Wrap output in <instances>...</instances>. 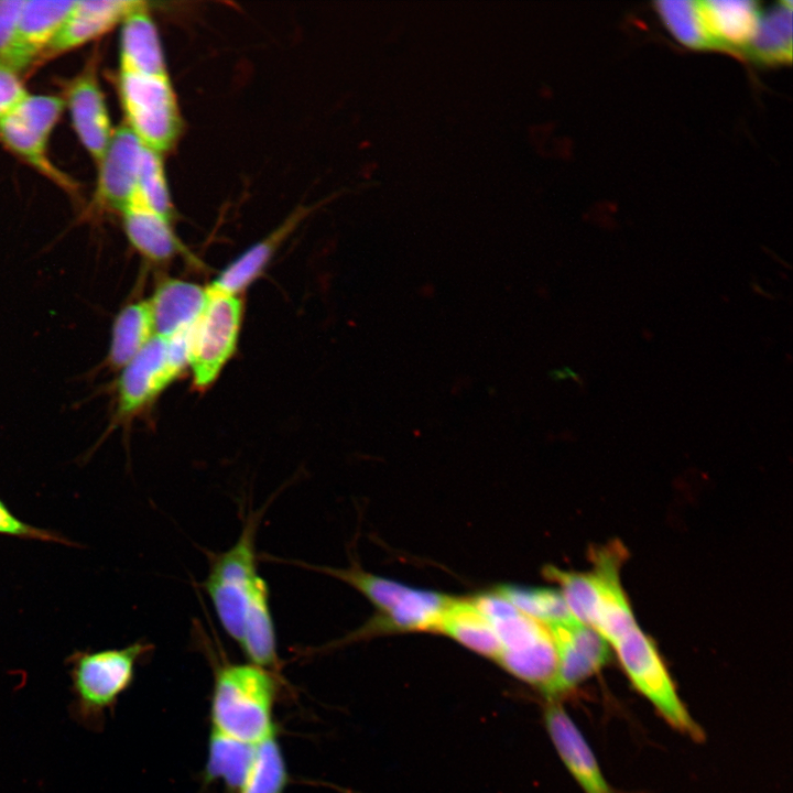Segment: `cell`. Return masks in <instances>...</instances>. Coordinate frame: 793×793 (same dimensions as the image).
I'll return each instance as SVG.
<instances>
[{
  "label": "cell",
  "mask_w": 793,
  "mask_h": 793,
  "mask_svg": "<svg viewBox=\"0 0 793 793\" xmlns=\"http://www.w3.org/2000/svg\"><path fill=\"white\" fill-rule=\"evenodd\" d=\"M279 681V675L250 662L220 664L214 675L210 729L250 745L275 735Z\"/></svg>",
  "instance_id": "obj_1"
},
{
  "label": "cell",
  "mask_w": 793,
  "mask_h": 793,
  "mask_svg": "<svg viewBox=\"0 0 793 793\" xmlns=\"http://www.w3.org/2000/svg\"><path fill=\"white\" fill-rule=\"evenodd\" d=\"M151 649L150 643L138 641L119 649H87L69 654L70 717L86 729L102 730L106 714L113 713L119 697L134 681L137 664Z\"/></svg>",
  "instance_id": "obj_2"
},
{
  "label": "cell",
  "mask_w": 793,
  "mask_h": 793,
  "mask_svg": "<svg viewBox=\"0 0 793 793\" xmlns=\"http://www.w3.org/2000/svg\"><path fill=\"white\" fill-rule=\"evenodd\" d=\"M263 509L249 513L236 543L209 555V571L202 587L209 596L226 633L239 642L246 609L260 575L257 571V531Z\"/></svg>",
  "instance_id": "obj_3"
},
{
  "label": "cell",
  "mask_w": 793,
  "mask_h": 793,
  "mask_svg": "<svg viewBox=\"0 0 793 793\" xmlns=\"http://www.w3.org/2000/svg\"><path fill=\"white\" fill-rule=\"evenodd\" d=\"M189 330L169 338L155 335L120 370L108 433L139 415L188 366Z\"/></svg>",
  "instance_id": "obj_4"
},
{
  "label": "cell",
  "mask_w": 793,
  "mask_h": 793,
  "mask_svg": "<svg viewBox=\"0 0 793 793\" xmlns=\"http://www.w3.org/2000/svg\"><path fill=\"white\" fill-rule=\"evenodd\" d=\"M610 645L633 687L650 702L661 717L692 739H704L703 729L678 696L655 645L639 626H634Z\"/></svg>",
  "instance_id": "obj_5"
},
{
  "label": "cell",
  "mask_w": 793,
  "mask_h": 793,
  "mask_svg": "<svg viewBox=\"0 0 793 793\" xmlns=\"http://www.w3.org/2000/svg\"><path fill=\"white\" fill-rule=\"evenodd\" d=\"M207 289V303L188 336V366L195 387L202 390L214 383L235 354L242 321L238 295Z\"/></svg>",
  "instance_id": "obj_6"
},
{
  "label": "cell",
  "mask_w": 793,
  "mask_h": 793,
  "mask_svg": "<svg viewBox=\"0 0 793 793\" xmlns=\"http://www.w3.org/2000/svg\"><path fill=\"white\" fill-rule=\"evenodd\" d=\"M120 95L128 127L149 149H169L180 132V113L167 74H120Z\"/></svg>",
  "instance_id": "obj_7"
},
{
  "label": "cell",
  "mask_w": 793,
  "mask_h": 793,
  "mask_svg": "<svg viewBox=\"0 0 793 793\" xmlns=\"http://www.w3.org/2000/svg\"><path fill=\"white\" fill-rule=\"evenodd\" d=\"M490 623L501 645L497 662L544 694L557 670L556 649L548 628L519 610Z\"/></svg>",
  "instance_id": "obj_8"
},
{
  "label": "cell",
  "mask_w": 793,
  "mask_h": 793,
  "mask_svg": "<svg viewBox=\"0 0 793 793\" xmlns=\"http://www.w3.org/2000/svg\"><path fill=\"white\" fill-rule=\"evenodd\" d=\"M64 100L44 95H30L10 113L0 119L1 141L43 174L68 185L48 161L46 144L64 108Z\"/></svg>",
  "instance_id": "obj_9"
},
{
  "label": "cell",
  "mask_w": 793,
  "mask_h": 793,
  "mask_svg": "<svg viewBox=\"0 0 793 793\" xmlns=\"http://www.w3.org/2000/svg\"><path fill=\"white\" fill-rule=\"evenodd\" d=\"M546 627L555 644L557 670L544 695L548 700H558L604 667L610 649L597 631L575 619Z\"/></svg>",
  "instance_id": "obj_10"
},
{
  "label": "cell",
  "mask_w": 793,
  "mask_h": 793,
  "mask_svg": "<svg viewBox=\"0 0 793 793\" xmlns=\"http://www.w3.org/2000/svg\"><path fill=\"white\" fill-rule=\"evenodd\" d=\"M144 144L128 127L113 133L100 160L97 184L99 200L122 210L137 192Z\"/></svg>",
  "instance_id": "obj_11"
},
{
  "label": "cell",
  "mask_w": 793,
  "mask_h": 793,
  "mask_svg": "<svg viewBox=\"0 0 793 793\" xmlns=\"http://www.w3.org/2000/svg\"><path fill=\"white\" fill-rule=\"evenodd\" d=\"M544 720L558 756L583 791L613 793L591 748L558 700L547 702Z\"/></svg>",
  "instance_id": "obj_12"
},
{
  "label": "cell",
  "mask_w": 793,
  "mask_h": 793,
  "mask_svg": "<svg viewBox=\"0 0 793 793\" xmlns=\"http://www.w3.org/2000/svg\"><path fill=\"white\" fill-rule=\"evenodd\" d=\"M144 6L134 0H75L68 18L40 57L50 58L83 45Z\"/></svg>",
  "instance_id": "obj_13"
},
{
  "label": "cell",
  "mask_w": 793,
  "mask_h": 793,
  "mask_svg": "<svg viewBox=\"0 0 793 793\" xmlns=\"http://www.w3.org/2000/svg\"><path fill=\"white\" fill-rule=\"evenodd\" d=\"M74 4L75 0H23L9 67L19 73L40 57Z\"/></svg>",
  "instance_id": "obj_14"
},
{
  "label": "cell",
  "mask_w": 793,
  "mask_h": 793,
  "mask_svg": "<svg viewBox=\"0 0 793 793\" xmlns=\"http://www.w3.org/2000/svg\"><path fill=\"white\" fill-rule=\"evenodd\" d=\"M207 300V287L178 279L162 281L148 300L154 334L169 338L188 332L200 316Z\"/></svg>",
  "instance_id": "obj_15"
},
{
  "label": "cell",
  "mask_w": 793,
  "mask_h": 793,
  "mask_svg": "<svg viewBox=\"0 0 793 793\" xmlns=\"http://www.w3.org/2000/svg\"><path fill=\"white\" fill-rule=\"evenodd\" d=\"M67 104L80 142L99 163L113 132L104 95L94 74L86 73L70 85Z\"/></svg>",
  "instance_id": "obj_16"
},
{
  "label": "cell",
  "mask_w": 793,
  "mask_h": 793,
  "mask_svg": "<svg viewBox=\"0 0 793 793\" xmlns=\"http://www.w3.org/2000/svg\"><path fill=\"white\" fill-rule=\"evenodd\" d=\"M452 601V598L438 593L410 588L390 611L376 617L337 644L380 631L430 630L437 632L442 616Z\"/></svg>",
  "instance_id": "obj_17"
},
{
  "label": "cell",
  "mask_w": 793,
  "mask_h": 793,
  "mask_svg": "<svg viewBox=\"0 0 793 793\" xmlns=\"http://www.w3.org/2000/svg\"><path fill=\"white\" fill-rule=\"evenodd\" d=\"M124 232L133 248L152 262H165L183 249L170 220L146 207L137 194L121 210Z\"/></svg>",
  "instance_id": "obj_18"
},
{
  "label": "cell",
  "mask_w": 793,
  "mask_h": 793,
  "mask_svg": "<svg viewBox=\"0 0 793 793\" xmlns=\"http://www.w3.org/2000/svg\"><path fill=\"white\" fill-rule=\"evenodd\" d=\"M238 644L250 663L280 676L281 661L269 604V587L261 576L248 602Z\"/></svg>",
  "instance_id": "obj_19"
},
{
  "label": "cell",
  "mask_w": 793,
  "mask_h": 793,
  "mask_svg": "<svg viewBox=\"0 0 793 793\" xmlns=\"http://www.w3.org/2000/svg\"><path fill=\"white\" fill-rule=\"evenodd\" d=\"M121 72L150 75L166 74L157 30L145 6L122 21L120 40Z\"/></svg>",
  "instance_id": "obj_20"
},
{
  "label": "cell",
  "mask_w": 793,
  "mask_h": 793,
  "mask_svg": "<svg viewBox=\"0 0 793 793\" xmlns=\"http://www.w3.org/2000/svg\"><path fill=\"white\" fill-rule=\"evenodd\" d=\"M303 215L304 210L291 215L269 236L249 247L222 269L208 287L216 292L239 295L264 271L279 246L296 227Z\"/></svg>",
  "instance_id": "obj_21"
},
{
  "label": "cell",
  "mask_w": 793,
  "mask_h": 793,
  "mask_svg": "<svg viewBox=\"0 0 793 793\" xmlns=\"http://www.w3.org/2000/svg\"><path fill=\"white\" fill-rule=\"evenodd\" d=\"M709 44L749 46L756 32L760 10L750 0L699 1Z\"/></svg>",
  "instance_id": "obj_22"
},
{
  "label": "cell",
  "mask_w": 793,
  "mask_h": 793,
  "mask_svg": "<svg viewBox=\"0 0 793 793\" xmlns=\"http://www.w3.org/2000/svg\"><path fill=\"white\" fill-rule=\"evenodd\" d=\"M155 336L148 301L127 304L115 317L106 363L121 370Z\"/></svg>",
  "instance_id": "obj_23"
},
{
  "label": "cell",
  "mask_w": 793,
  "mask_h": 793,
  "mask_svg": "<svg viewBox=\"0 0 793 793\" xmlns=\"http://www.w3.org/2000/svg\"><path fill=\"white\" fill-rule=\"evenodd\" d=\"M437 632L496 661L500 655L501 645L491 623L471 601L453 599L442 616Z\"/></svg>",
  "instance_id": "obj_24"
},
{
  "label": "cell",
  "mask_w": 793,
  "mask_h": 793,
  "mask_svg": "<svg viewBox=\"0 0 793 793\" xmlns=\"http://www.w3.org/2000/svg\"><path fill=\"white\" fill-rule=\"evenodd\" d=\"M254 746L210 729L204 770L206 781H220L230 792H237L252 762Z\"/></svg>",
  "instance_id": "obj_25"
},
{
  "label": "cell",
  "mask_w": 793,
  "mask_h": 793,
  "mask_svg": "<svg viewBox=\"0 0 793 793\" xmlns=\"http://www.w3.org/2000/svg\"><path fill=\"white\" fill-rule=\"evenodd\" d=\"M289 781L283 751L272 735L254 746L252 762L237 793H284Z\"/></svg>",
  "instance_id": "obj_26"
},
{
  "label": "cell",
  "mask_w": 793,
  "mask_h": 793,
  "mask_svg": "<svg viewBox=\"0 0 793 793\" xmlns=\"http://www.w3.org/2000/svg\"><path fill=\"white\" fill-rule=\"evenodd\" d=\"M765 61H790L792 52V1H782L764 14L749 44Z\"/></svg>",
  "instance_id": "obj_27"
},
{
  "label": "cell",
  "mask_w": 793,
  "mask_h": 793,
  "mask_svg": "<svg viewBox=\"0 0 793 793\" xmlns=\"http://www.w3.org/2000/svg\"><path fill=\"white\" fill-rule=\"evenodd\" d=\"M497 593L519 611L545 626L574 619L562 594L553 589L508 585L501 586Z\"/></svg>",
  "instance_id": "obj_28"
},
{
  "label": "cell",
  "mask_w": 793,
  "mask_h": 793,
  "mask_svg": "<svg viewBox=\"0 0 793 793\" xmlns=\"http://www.w3.org/2000/svg\"><path fill=\"white\" fill-rule=\"evenodd\" d=\"M293 562V561H292ZM307 569L321 572L339 578L361 591L378 609L390 611L410 589L399 583L363 572L358 565L349 568H332L302 562H293Z\"/></svg>",
  "instance_id": "obj_29"
},
{
  "label": "cell",
  "mask_w": 793,
  "mask_h": 793,
  "mask_svg": "<svg viewBox=\"0 0 793 793\" xmlns=\"http://www.w3.org/2000/svg\"><path fill=\"white\" fill-rule=\"evenodd\" d=\"M655 9L682 44L696 48L709 44L699 1L663 0L655 2Z\"/></svg>",
  "instance_id": "obj_30"
},
{
  "label": "cell",
  "mask_w": 793,
  "mask_h": 793,
  "mask_svg": "<svg viewBox=\"0 0 793 793\" xmlns=\"http://www.w3.org/2000/svg\"><path fill=\"white\" fill-rule=\"evenodd\" d=\"M135 194L146 207L171 220L172 204L160 153L145 145Z\"/></svg>",
  "instance_id": "obj_31"
},
{
  "label": "cell",
  "mask_w": 793,
  "mask_h": 793,
  "mask_svg": "<svg viewBox=\"0 0 793 793\" xmlns=\"http://www.w3.org/2000/svg\"><path fill=\"white\" fill-rule=\"evenodd\" d=\"M0 535L15 536L42 542H54L64 545H77L55 531L31 525L15 517L0 499Z\"/></svg>",
  "instance_id": "obj_32"
},
{
  "label": "cell",
  "mask_w": 793,
  "mask_h": 793,
  "mask_svg": "<svg viewBox=\"0 0 793 793\" xmlns=\"http://www.w3.org/2000/svg\"><path fill=\"white\" fill-rule=\"evenodd\" d=\"M23 0H0V63L9 66Z\"/></svg>",
  "instance_id": "obj_33"
},
{
  "label": "cell",
  "mask_w": 793,
  "mask_h": 793,
  "mask_svg": "<svg viewBox=\"0 0 793 793\" xmlns=\"http://www.w3.org/2000/svg\"><path fill=\"white\" fill-rule=\"evenodd\" d=\"M28 96L18 72L0 63V119L14 110Z\"/></svg>",
  "instance_id": "obj_34"
}]
</instances>
